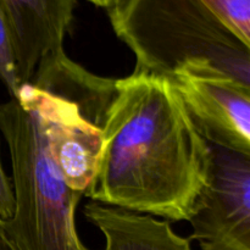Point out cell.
Returning a JSON list of instances; mask_svg holds the SVG:
<instances>
[{
    "instance_id": "cell-1",
    "label": "cell",
    "mask_w": 250,
    "mask_h": 250,
    "mask_svg": "<svg viewBox=\"0 0 250 250\" xmlns=\"http://www.w3.org/2000/svg\"><path fill=\"white\" fill-rule=\"evenodd\" d=\"M103 146L84 194L100 204L188 221L210 168V146L168 78L136 68L115 82Z\"/></svg>"
},
{
    "instance_id": "cell-2",
    "label": "cell",
    "mask_w": 250,
    "mask_h": 250,
    "mask_svg": "<svg viewBox=\"0 0 250 250\" xmlns=\"http://www.w3.org/2000/svg\"><path fill=\"white\" fill-rule=\"evenodd\" d=\"M0 132L9 148L15 198L14 214L2 224L15 249L89 250L76 227L83 194L63 181L43 124L21 93L0 104Z\"/></svg>"
},
{
    "instance_id": "cell-3",
    "label": "cell",
    "mask_w": 250,
    "mask_h": 250,
    "mask_svg": "<svg viewBox=\"0 0 250 250\" xmlns=\"http://www.w3.org/2000/svg\"><path fill=\"white\" fill-rule=\"evenodd\" d=\"M107 15L136 68L170 78L185 63L208 61L250 87V45L202 0H122Z\"/></svg>"
},
{
    "instance_id": "cell-4",
    "label": "cell",
    "mask_w": 250,
    "mask_h": 250,
    "mask_svg": "<svg viewBox=\"0 0 250 250\" xmlns=\"http://www.w3.org/2000/svg\"><path fill=\"white\" fill-rule=\"evenodd\" d=\"M210 146V168L188 222L202 250H250V154Z\"/></svg>"
},
{
    "instance_id": "cell-5",
    "label": "cell",
    "mask_w": 250,
    "mask_h": 250,
    "mask_svg": "<svg viewBox=\"0 0 250 250\" xmlns=\"http://www.w3.org/2000/svg\"><path fill=\"white\" fill-rule=\"evenodd\" d=\"M168 80L208 143L250 154V87L208 61L185 63Z\"/></svg>"
},
{
    "instance_id": "cell-6",
    "label": "cell",
    "mask_w": 250,
    "mask_h": 250,
    "mask_svg": "<svg viewBox=\"0 0 250 250\" xmlns=\"http://www.w3.org/2000/svg\"><path fill=\"white\" fill-rule=\"evenodd\" d=\"M21 93L38 114L48 138L49 150L71 189L84 194L92 185L102 154V129L66 98L23 83Z\"/></svg>"
},
{
    "instance_id": "cell-7",
    "label": "cell",
    "mask_w": 250,
    "mask_h": 250,
    "mask_svg": "<svg viewBox=\"0 0 250 250\" xmlns=\"http://www.w3.org/2000/svg\"><path fill=\"white\" fill-rule=\"evenodd\" d=\"M11 32L21 84L28 83L42 61L65 53L77 0H0Z\"/></svg>"
},
{
    "instance_id": "cell-8",
    "label": "cell",
    "mask_w": 250,
    "mask_h": 250,
    "mask_svg": "<svg viewBox=\"0 0 250 250\" xmlns=\"http://www.w3.org/2000/svg\"><path fill=\"white\" fill-rule=\"evenodd\" d=\"M84 215L104 236V250H193L189 238L154 216L97 202L85 205Z\"/></svg>"
},
{
    "instance_id": "cell-9",
    "label": "cell",
    "mask_w": 250,
    "mask_h": 250,
    "mask_svg": "<svg viewBox=\"0 0 250 250\" xmlns=\"http://www.w3.org/2000/svg\"><path fill=\"white\" fill-rule=\"evenodd\" d=\"M244 43L250 45V0H202Z\"/></svg>"
},
{
    "instance_id": "cell-10",
    "label": "cell",
    "mask_w": 250,
    "mask_h": 250,
    "mask_svg": "<svg viewBox=\"0 0 250 250\" xmlns=\"http://www.w3.org/2000/svg\"><path fill=\"white\" fill-rule=\"evenodd\" d=\"M0 83L6 88L10 98L16 97L20 87L22 85L17 75L11 32L1 2H0Z\"/></svg>"
},
{
    "instance_id": "cell-11",
    "label": "cell",
    "mask_w": 250,
    "mask_h": 250,
    "mask_svg": "<svg viewBox=\"0 0 250 250\" xmlns=\"http://www.w3.org/2000/svg\"><path fill=\"white\" fill-rule=\"evenodd\" d=\"M15 209V198L11 181L5 173L0 160V219L7 220L12 216Z\"/></svg>"
},
{
    "instance_id": "cell-12",
    "label": "cell",
    "mask_w": 250,
    "mask_h": 250,
    "mask_svg": "<svg viewBox=\"0 0 250 250\" xmlns=\"http://www.w3.org/2000/svg\"><path fill=\"white\" fill-rule=\"evenodd\" d=\"M0 250H16L10 239L7 238L6 232L4 229V224H2V219H0Z\"/></svg>"
},
{
    "instance_id": "cell-13",
    "label": "cell",
    "mask_w": 250,
    "mask_h": 250,
    "mask_svg": "<svg viewBox=\"0 0 250 250\" xmlns=\"http://www.w3.org/2000/svg\"><path fill=\"white\" fill-rule=\"evenodd\" d=\"M87 1H89L90 4L95 5V6L98 7H103V9H111V7L116 6L117 4H120V2L122 1V0H87Z\"/></svg>"
}]
</instances>
